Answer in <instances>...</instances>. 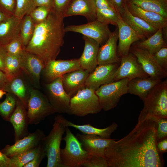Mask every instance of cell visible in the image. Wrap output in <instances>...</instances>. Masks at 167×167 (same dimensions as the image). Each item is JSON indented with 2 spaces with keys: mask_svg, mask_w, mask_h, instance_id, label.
Masks as SVG:
<instances>
[{
  "mask_svg": "<svg viewBox=\"0 0 167 167\" xmlns=\"http://www.w3.org/2000/svg\"><path fill=\"white\" fill-rule=\"evenodd\" d=\"M157 126L154 121L139 118L134 128L118 141L113 140L105 148L108 167H160L157 148Z\"/></svg>",
  "mask_w": 167,
  "mask_h": 167,
  "instance_id": "6da1fadb",
  "label": "cell"
},
{
  "mask_svg": "<svg viewBox=\"0 0 167 167\" xmlns=\"http://www.w3.org/2000/svg\"><path fill=\"white\" fill-rule=\"evenodd\" d=\"M64 18L52 9L45 20L36 24L33 36L25 48L39 57L45 65L56 59L64 43Z\"/></svg>",
  "mask_w": 167,
  "mask_h": 167,
  "instance_id": "7a4b0ae2",
  "label": "cell"
},
{
  "mask_svg": "<svg viewBox=\"0 0 167 167\" xmlns=\"http://www.w3.org/2000/svg\"><path fill=\"white\" fill-rule=\"evenodd\" d=\"M53 127L45 137L43 144L47 158V167H64L60 157V145L66 127L58 114L55 117Z\"/></svg>",
  "mask_w": 167,
  "mask_h": 167,
  "instance_id": "3957f363",
  "label": "cell"
},
{
  "mask_svg": "<svg viewBox=\"0 0 167 167\" xmlns=\"http://www.w3.org/2000/svg\"><path fill=\"white\" fill-rule=\"evenodd\" d=\"M143 101L144 107L139 117L155 116L167 118V79L157 84Z\"/></svg>",
  "mask_w": 167,
  "mask_h": 167,
  "instance_id": "277c9868",
  "label": "cell"
},
{
  "mask_svg": "<svg viewBox=\"0 0 167 167\" xmlns=\"http://www.w3.org/2000/svg\"><path fill=\"white\" fill-rule=\"evenodd\" d=\"M62 139L65 142L64 148L60 149V157L64 167H80L90 155L83 148L77 137L68 127Z\"/></svg>",
  "mask_w": 167,
  "mask_h": 167,
  "instance_id": "5b68a950",
  "label": "cell"
},
{
  "mask_svg": "<svg viewBox=\"0 0 167 167\" xmlns=\"http://www.w3.org/2000/svg\"><path fill=\"white\" fill-rule=\"evenodd\" d=\"M102 109L95 90L88 88L79 91L70 100V114L83 117Z\"/></svg>",
  "mask_w": 167,
  "mask_h": 167,
  "instance_id": "8992f818",
  "label": "cell"
},
{
  "mask_svg": "<svg viewBox=\"0 0 167 167\" xmlns=\"http://www.w3.org/2000/svg\"><path fill=\"white\" fill-rule=\"evenodd\" d=\"M29 124L36 125L47 117L56 113L48 98L37 90L32 89L27 102Z\"/></svg>",
  "mask_w": 167,
  "mask_h": 167,
  "instance_id": "52a82bcc",
  "label": "cell"
},
{
  "mask_svg": "<svg viewBox=\"0 0 167 167\" xmlns=\"http://www.w3.org/2000/svg\"><path fill=\"white\" fill-rule=\"evenodd\" d=\"M129 80L122 79L102 85L95 90L102 109L107 111L116 106L121 96L128 93Z\"/></svg>",
  "mask_w": 167,
  "mask_h": 167,
  "instance_id": "ba28073f",
  "label": "cell"
},
{
  "mask_svg": "<svg viewBox=\"0 0 167 167\" xmlns=\"http://www.w3.org/2000/svg\"><path fill=\"white\" fill-rule=\"evenodd\" d=\"M66 32H73L81 33L92 38L101 46L108 39L111 32L108 24L96 20L80 25H70L65 27Z\"/></svg>",
  "mask_w": 167,
  "mask_h": 167,
  "instance_id": "9c48e42d",
  "label": "cell"
},
{
  "mask_svg": "<svg viewBox=\"0 0 167 167\" xmlns=\"http://www.w3.org/2000/svg\"><path fill=\"white\" fill-rule=\"evenodd\" d=\"M48 98L56 112L70 114L71 97L63 87L62 76L58 77L46 84Z\"/></svg>",
  "mask_w": 167,
  "mask_h": 167,
  "instance_id": "30bf717a",
  "label": "cell"
},
{
  "mask_svg": "<svg viewBox=\"0 0 167 167\" xmlns=\"http://www.w3.org/2000/svg\"><path fill=\"white\" fill-rule=\"evenodd\" d=\"M120 62L114 74L113 82L124 78L131 80L136 78L149 77L132 53L121 57Z\"/></svg>",
  "mask_w": 167,
  "mask_h": 167,
  "instance_id": "8fae6325",
  "label": "cell"
},
{
  "mask_svg": "<svg viewBox=\"0 0 167 167\" xmlns=\"http://www.w3.org/2000/svg\"><path fill=\"white\" fill-rule=\"evenodd\" d=\"M81 69L79 58L69 60L56 59L49 61L43 70L48 83L67 73Z\"/></svg>",
  "mask_w": 167,
  "mask_h": 167,
  "instance_id": "7c38bea8",
  "label": "cell"
},
{
  "mask_svg": "<svg viewBox=\"0 0 167 167\" xmlns=\"http://www.w3.org/2000/svg\"><path fill=\"white\" fill-rule=\"evenodd\" d=\"M120 64L113 63L98 65L90 73L85 82V88L96 90L102 85L113 82L114 74Z\"/></svg>",
  "mask_w": 167,
  "mask_h": 167,
  "instance_id": "4fadbf2b",
  "label": "cell"
},
{
  "mask_svg": "<svg viewBox=\"0 0 167 167\" xmlns=\"http://www.w3.org/2000/svg\"><path fill=\"white\" fill-rule=\"evenodd\" d=\"M45 137L44 132L38 129L16 141L13 145H6L1 151L10 158L38 146Z\"/></svg>",
  "mask_w": 167,
  "mask_h": 167,
  "instance_id": "5bb4252c",
  "label": "cell"
},
{
  "mask_svg": "<svg viewBox=\"0 0 167 167\" xmlns=\"http://www.w3.org/2000/svg\"><path fill=\"white\" fill-rule=\"evenodd\" d=\"M131 52L149 76L161 80L166 77L167 72L160 66L152 54L146 50L135 46L132 48Z\"/></svg>",
  "mask_w": 167,
  "mask_h": 167,
  "instance_id": "9a60e30c",
  "label": "cell"
},
{
  "mask_svg": "<svg viewBox=\"0 0 167 167\" xmlns=\"http://www.w3.org/2000/svg\"><path fill=\"white\" fill-rule=\"evenodd\" d=\"M119 42L117 46V55L121 58L129 53L131 45L140 40L134 31L122 19L119 14L117 21Z\"/></svg>",
  "mask_w": 167,
  "mask_h": 167,
  "instance_id": "2e32d148",
  "label": "cell"
},
{
  "mask_svg": "<svg viewBox=\"0 0 167 167\" xmlns=\"http://www.w3.org/2000/svg\"><path fill=\"white\" fill-rule=\"evenodd\" d=\"M118 35L117 27L111 33L106 42L99 47L97 55L98 65L120 62L121 58L117 55Z\"/></svg>",
  "mask_w": 167,
  "mask_h": 167,
  "instance_id": "e0dca14e",
  "label": "cell"
},
{
  "mask_svg": "<svg viewBox=\"0 0 167 167\" xmlns=\"http://www.w3.org/2000/svg\"><path fill=\"white\" fill-rule=\"evenodd\" d=\"M96 10L95 0H71L63 17L82 15L90 22L96 20Z\"/></svg>",
  "mask_w": 167,
  "mask_h": 167,
  "instance_id": "ac0fdd59",
  "label": "cell"
},
{
  "mask_svg": "<svg viewBox=\"0 0 167 167\" xmlns=\"http://www.w3.org/2000/svg\"><path fill=\"white\" fill-rule=\"evenodd\" d=\"M85 45L83 52L79 58L81 69L92 72L98 66L97 55L99 44L93 39L83 36Z\"/></svg>",
  "mask_w": 167,
  "mask_h": 167,
  "instance_id": "d6986e66",
  "label": "cell"
},
{
  "mask_svg": "<svg viewBox=\"0 0 167 167\" xmlns=\"http://www.w3.org/2000/svg\"><path fill=\"white\" fill-rule=\"evenodd\" d=\"M76 137L90 155L104 156L105 148L114 139L99 136L77 134Z\"/></svg>",
  "mask_w": 167,
  "mask_h": 167,
  "instance_id": "ffe728a7",
  "label": "cell"
},
{
  "mask_svg": "<svg viewBox=\"0 0 167 167\" xmlns=\"http://www.w3.org/2000/svg\"><path fill=\"white\" fill-rule=\"evenodd\" d=\"M89 74L88 71L80 69L62 76L63 87L66 93L71 97L85 88L86 80Z\"/></svg>",
  "mask_w": 167,
  "mask_h": 167,
  "instance_id": "44dd1931",
  "label": "cell"
},
{
  "mask_svg": "<svg viewBox=\"0 0 167 167\" xmlns=\"http://www.w3.org/2000/svg\"><path fill=\"white\" fill-rule=\"evenodd\" d=\"M26 109V107L18 98L15 108L9 120L14 130L15 141L28 134L27 127L29 123Z\"/></svg>",
  "mask_w": 167,
  "mask_h": 167,
  "instance_id": "7402d4cb",
  "label": "cell"
},
{
  "mask_svg": "<svg viewBox=\"0 0 167 167\" xmlns=\"http://www.w3.org/2000/svg\"><path fill=\"white\" fill-rule=\"evenodd\" d=\"M120 15L123 20L134 31L140 39L148 38L158 30L141 18L133 15L128 9L126 3Z\"/></svg>",
  "mask_w": 167,
  "mask_h": 167,
  "instance_id": "603a6c76",
  "label": "cell"
},
{
  "mask_svg": "<svg viewBox=\"0 0 167 167\" xmlns=\"http://www.w3.org/2000/svg\"><path fill=\"white\" fill-rule=\"evenodd\" d=\"M19 60L21 70L34 80L39 81L45 66L43 61L37 55L25 50L19 58Z\"/></svg>",
  "mask_w": 167,
  "mask_h": 167,
  "instance_id": "cb8c5ba5",
  "label": "cell"
},
{
  "mask_svg": "<svg viewBox=\"0 0 167 167\" xmlns=\"http://www.w3.org/2000/svg\"><path fill=\"white\" fill-rule=\"evenodd\" d=\"M22 19L11 15L0 23V45L5 46L20 36Z\"/></svg>",
  "mask_w": 167,
  "mask_h": 167,
  "instance_id": "d4e9b609",
  "label": "cell"
},
{
  "mask_svg": "<svg viewBox=\"0 0 167 167\" xmlns=\"http://www.w3.org/2000/svg\"><path fill=\"white\" fill-rule=\"evenodd\" d=\"M161 81L150 76L132 79L128 84V93L137 96L143 101L152 90Z\"/></svg>",
  "mask_w": 167,
  "mask_h": 167,
  "instance_id": "484cf974",
  "label": "cell"
},
{
  "mask_svg": "<svg viewBox=\"0 0 167 167\" xmlns=\"http://www.w3.org/2000/svg\"><path fill=\"white\" fill-rule=\"evenodd\" d=\"M126 3L128 9L133 15L141 18L156 29L167 27V18L157 13L143 9L134 4Z\"/></svg>",
  "mask_w": 167,
  "mask_h": 167,
  "instance_id": "4316f807",
  "label": "cell"
},
{
  "mask_svg": "<svg viewBox=\"0 0 167 167\" xmlns=\"http://www.w3.org/2000/svg\"><path fill=\"white\" fill-rule=\"evenodd\" d=\"M63 124L67 127H72L79 130L82 134L99 136L103 138L109 139L112 134L117 129L118 124L113 122L108 127L103 129L96 128L89 124L78 125L67 120L62 115L59 114Z\"/></svg>",
  "mask_w": 167,
  "mask_h": 167,
  "instance_id": "83f0119b",
  "label": "cell"
},
{
  "mask_svg": "<svg viewBox=\"0 0 167 167\" xmlns=\"http://www.w3.org/2000/svg\"><path fill=\"white\" fill-rule=\"evenodd\" d=\"M162 28H159L147 39L138 42L135 46L146 50L152 55L162 48L167 47L163 38Z\"/></svg>",
  "mask_w": 167,
  "mask_h": 167,
  "instance_id": "f1b7e54d",
  "label": "cell"
},
{
  "mask_svg": "<svg viewBox=\"0 0 167 167\" xmlns=\"http://www.w3.org/2000/svg\"><path fill=\"white\" fill-rule=\"evenodd\" d=\"M18 75L11 78L3 90L17 96L27 108L28 98L26 87L23 80L18 77Z\"/></svg>",
  "mask_w": 167,
  "mask_h": 167,
  "instance_id": "f546056e",
  "label": "cell"
},
{
  "mask_svg": "<svg viewBox=\"0 0 167 167\" xmlns=\"http://www.w3.org/2000/svg\"><path fill=\"white\" fill-rule=\"evenodd\" d=\"M126 2L157 13L167 18V0H126Z\"/></svg>",
  "mask_w": 167,
  "mask_h": 167,
  "instance_id": "4dcf8cb0",
  "label": "cell"
},
{
  "mask_svg": "<svg viewBox=\"0 0 167 167\" xmlns=\"http://www.w3.org/2000/svg\"><path fill=\"white\" fill-rule=\"evenodd\" d=\"M40 144L35 148L10 157L9 167H24L34 158L37 153Z\"/></svg>",
  "mask_w": 167,
  "mask_h": 167,
  "instance_id": "1f68e13d",
  "label": "cell"
},
{
  "mask_svg": "<svg viewBox=\"0 0 167 167\" xmlns=\"http://www.w3.org/2000/svg\"><path fill=\"white\" fill-rule=\"evenodd\" d=\"M35 25L36 24L29 15H26L23 18L20 36L25 47L33 36Z\"/></svg>",
  "mask_w": 167,
  "mask_h": 167,
  "instance_id": "d6a6232c",
  "label": "cell"
},
{
  "mask_svg": "<svg viewBox=\"0 0 167 167\" xmlns=\"http://www.w3.org/2000/svg\"><path fill=\"white\" fill-rule=\"evenodd\" d=\"M17 100L14 94L8 92L5 100L0 103V115L4 119L9 121L15 108Z\"/></svg>",
  "mask_w": 167,
  "mask_h": 167,
  "instance_id": "836d02e7",
  "label": "cell"
},
{
  "mask_svg": "<svg viewBox=\"0 0 167 167\" xmlns=\"http://www.w3.org/2000/svg\"><path fill=\"white\" fill-rule=\"evenodd\" d=\"M119 14L113 9H96V20L105 24L117 26Z\"/></svg>",
  "mask_w": 167,
  "mask_h": 167,
  "instance_id": "e575fe53",
  "label": "cell"
},
{
  "mask_svg": "<svg viewBox=\"0 0 167 167\" xmlns=\"http://www.w3.org/2000/svg\"><path fill=\"white\" fill-rule=\"evenodd\" d=\"M16 4L14 15L22 19L25 15H29L36 7L33 0H16Z\"/></svg>",
  "mask_w": 167,
  "mask_h": 167,
  "instance_id": "d590c367",
  "label": "cell"
},
{
  "mask_svg": "<svg viewBox=\"0 0 167 167\" xmlns=\"http://www.w3.org/2000/svg\"><path fill=\"white\" fill-rule=\"evenodd\" d=\"M21 70L19 58L7 53L5 59V73L13 77L18 75Z\"/></svg>",
  "mask_w": 167,
  "mask_h": 167,
  "instance_id": "8d00e7d4",
  "label": "cell"
},
{
  "mask_svg": "<svg viewBox=\"0 0 167 167\" xmlns=\"http://www.w3.org/2000/svg\"><path fill=\"white\" fill-rule=\"evenodd\" d=\"M142 118H145L155 122L157 126V139L165 138L167 136V118L155 116H147Z\"/></svg>",
  "mask_w": 167,
  "mask_h": 167,
  "instance_id": "74e56055",
  "label": "cell"
},
{
  "mask_svg": "<svg viewBox=\"0 0 167 167\" xmlns=\"http://www.w3.org/2000/svg\"><path fill=\"white\" fill-rule=\"evenodd\" d=\"M8 54L20 58L25 51L24 46L20 36L4 46Z\"/></svg>",
  "mask_w": 167,
  "mask_h": 167,
  "instance_id": "f35d334b",
  "label": "cell"
},
{
  "mask_svg": "<svg viewBox=\"0 0 167 167\" xmlns=\"http://www.w3.org/2000/svg\"><path fill=\"white\" fill-rule=\"evenodd\" d=\"M52 9L46 6H37L29 15L36 24L45 20Z\"/></svg>",
  "mask_w": 167,
  "mask_h": 167,
  "instance_id": "ab89813d",
  "label": "cell"
},
{
  "mask_svg": "<svg viewBox=\"0 0 167 167\" xmlns=\"http://www.w3.org/2000/svg\"><path fill=\"white\" fill-rule=\"evenodd\" d=\"M82 167H108V165L104 156L90 155L82 164Z\"/></svg>",
  "mask_w": 167,
  "mask_h": 167,
  "instance_id": "60d3db41",
  "label": "cell"
},
{
  "mask_svg": "<svg viewBox=\"0 0 167 167\" xmlns=\"http://www.w3.org/2000/svg\"><path fill=\"white\" fill-rule=\"evenodd\" d=\"M155 60L164 71H167V47L162 48L153 54Z\"/></svg>",
  "mask_w": 167,
  "mask_h": 167,
  "instance_id": "b9f144b4",
  "label": "cell"
},
{
  "mask_svg": "<svg viewBox=\"0 0 167 167\" xmlns=\"http://www.w3.org/2000/svg\"><path fill=\"white\" fill-rule=\"evenodd\" d=\"M46 156L43 141L40 145L37 153L34 158L24 167H38L42 160Z\"/></svg>",
  "mask_w": 167,
  "mask_h": 167,
  "instance_id": "7bdbcfd3",
  "label": "cell"
},
{
  "mask_svg": "<svg viewBox=\"0 0 167 167\" xmlns=\"http://www.w3.org/2000/svg\"><path fill=\"white\" fill-rule=\"evenodd\" d=\"M52 0L53 11L63 17L64 14L71 0Z\"/></svg>",
  "mask_w": 167,
  "mask_h": 167,
  "instance_id": "ee69618b",
  "label": "cell"
},
{
  "mask_svg": "<svg viewBox=\"0 0 167 167\" xmlns=\"http://www.w3.org/2000/svg\"><path fill=\"white\" fill-rule=\"evenodd\" d=\"M16 0H0V8L9 15H14Z\"/></svg>",
  "mask_w": 167,
  "mask_h": 167,
  "instance_id": "f6af8a7d",
  "label": "cell"
},
{
  "mask_svg": "<svg viewBox=\"0 0 167 167\" xmlns=\"http://www.w3.org/2000/svg\"><path fill=\"white\" fill-rule=\"evenodd\" d=\"M117 12L120 15L122 12L126 2L124 0H108Z\"/></svg>",
  "mask_w": 167,
  "mask_h": 167,
  "instance_id": "bcb514c9",
  "label": "cell"
},
{
  "mask_svg": "<svg viewBox=\"0 0 167 167\" xmlns=\"http://www.w3.org/2000/svg\"><path fill=\"white\" fill-rule=\"evenodd\" d=\"M95 3L96 9H110L115 10L108 0H95Z\"/></svg>",
  "mask_w": 167,
  "mask_h": 167,
  "instance_id": "7dc6e473",
  "label": "cell"
},
{
  "mask_svg": "<svg viewBox=\"0 0 167 167\" xmlns=\"http://www.w3.org/2000/svg\"><path fill=\"white\" fill-rule=\"evenodd\" d=\"M6 54L5 47L0 45V70L5 73V59Z\"/></svg>",
  "mask_w": 167,
  "mask_h": 167,
  "instance_id": "c3c4849f",
  "label": "cell"
},
{
  "mask_svg": "<svg viewBox=\"0 0 167 167\" xmlns=\"http://www.w3.org/2000/svg\"><path fill=\"white\" fill-rule=\"evenodd\" d=\"M11 77L0 70V89H3L8 81Z\"/></svg>",
  "mask_w": 167,
  "mask_h": 167,
  "instance_id": "681fc988",
  "label": "cell"
},
{
  "mask_svg": "<svg viewBox=\"0 0 167 167\" xmlns=\"http://www.w3.org/2000/svg\"><path fill=\"white\" fill-rule=\"evenodd\" d=\"M36 7L46 6L53 9L52 0H33Z\"/></svg>",
  "mask_w": 167,
  "mask_h": 167,
  "instance_id": "f907efd6",
  "label": "cell"
},
{
  "mask_svg": "<svg viewBox=\"0 0 167 167\" xmlns=\"http://www.w3.org/2000/svg\"><path fill=\"white\" fill-rule=\"evenodd\" d=\"M10 158L0 151V167H9Z\"/></svg>",
  "mask_w": 167,
  "mask_h": 167,
  "instance_id": "816d5d0a",
  "label": "cell"
},
{
  "mask_svg": "<svg viewBox=\"0 0 167 167\" xmlns=\"http://www.w3.org/2000/svg\"><path fill=\"white\" fill-rule=\"evenodd\" d=\"M157 148L158 150L161 152H166L167 150V138L163 139L157 143Z\"/></svg>",
  "mask_w": 167,
  "mask_h": 167,
  "instance_id": "f5cc1de1",
  "label": "cell"
},
{
  "mask_svg": "<svg viewBox=\"0 0 167 167\" xmlns=\"http://www.w3.org/2000/svg\"><path fill=\"white\" fill-rule=\"evenodd\" d=\"M9 16L0 8V23Z\"/></svg>",
  "mask_w": 167,
  "mask_h": 167,
  "instance_id": "db71d44e",
  "label": "cell"
},
{
  "mask_svg": "<svg viewBox=\"0 0 167 167\" xmlns=\"http://www.w3.org/2000/svg\"><path fill=\"white\" fill-rule=\"evenodd\" d=\"M124 0L126 2V0Z\"/></svg>",
  "mask_w": 167,
  "mask_h": 167,
  "instance_id": "11a10c76",
  "label": "cell"
}]
</instances>
